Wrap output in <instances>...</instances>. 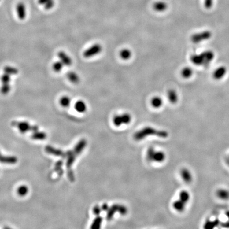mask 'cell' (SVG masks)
<instances>
[{
    "mask_svg": "<svg viewBox=\"0 0 229 229\" xmlns=\"http://www.w3.org/2000/svg\"><path fill=\"white\" fill-rule=\"evenodd\" d=\"M215 54L211 50H206L199 54L191 55L190 60L197 66L209 65L214 59Z\"/></svg>",
    "mask_w": 229,
    "mask_h": 229,
    "instance_id": "6da1fadb",
    "label": "cell"
},
{
    "mask_svg": "<svg viewBox=\"0 0 229 229\" xmlns=\"http://www.w3.org/2000/svg\"><path fill=\"white\" fill-rule=\"evenodd\" d=\"M150 135H156L161 138H167L168 136L167 131L156 130L151 127H146L134 134V139L136 141H141L144 138Z\"/></svg>",
    "mask_w": 229,
    "mask_h": 229,
    "instance_id": "7a4b0ae2",
    "label": "cell"
},
{
    "mask_svg": "<svg viewBox=\"0 0 229 229\" xmlns=\"http://www.w3.org/2000/svg\"><path fill=\"white\" fill-rule=\"evenodd\" d=\"M13 76L7 72H3L0 78L1 81V88L0 92L3 95L6 96L10 93L11 90V82Z\"/></svg>",
    "mask_w": 229,
    "mask_h": 229,
    "instance_id": "3957f363",
    "label": "cell"
},
{
    "mask_svg": "<svg viewBox=\"0 0 229 229\" xmlns=\"http://www.w3.org/2000/svg\"><path fill=\"white\" fill-rule=\"evenodd\" d=\"M212 33L209 30H204L193 34L190 37L191 42L194 44H199L201 42L209 40L211 38Z\"/></svg>",
    "mask_w": 229,
    "mask_h": 229,
    "instance_id": "277c9868",
    "label": "cell"
},
{
    "mask_svg": "<svg viewBox=\"0 0 229 229\" xmlns=\"http://www.w3.org/2000/svg\"><path fill=\"white\" fill-rule=\"evenodd\" d=\"M12 125L16 127L21 133H25L30 131L34 132L39 130L38 126L32 125L27 122H13Z\"/></svg>",
    "mask_w": 229,
    "mask_h": 229,
    "instance_id": "5b68a950",
    "label": "cell"
},
{
    "mask_svg": "<svg viewBox=\"0 0 229 229\" xmlns=\"http://www.w3.org/2000/svg\"><path fill=\"white\" fill-rule=\"evenodd\" d=\"M102 50V46L100 44H93L84 51L83 56L86 58L93 57L100 54Z\"/></svg>",
    "mask_w": 229,
    "mask_h": 229,
    "instance_id": "8992f818",
    "label": "cell"
},
{
    "mask_svg": "<svg viewBox=\"0 0 229 229\" xmlns=\"http://www.w3.org/2000/svg\"><path fill=\"white\" fill-rule=\"evenodd\" d=\"M16 11L19 20H24L26 19L27 15V9L26 4L24 2H18L16 6Z\"/></svg>",
    "mask_w": 229,
    "mask_h": 229,
    "instance_id": "52a82bcc",
    "label": "cell"
},
{
    "mask_svg": "<svg viewBox=\"0 0 229 229\" xmlns=\"http://www.w3.org/2000/svg\"><path fill=\"white\" fill-rule=\"evenodd\" d=\"M227 73V68L225 66L221 65L216 68L213 73V78L214 80H222Z\"/></svg>",
    "mask_w": 229,
    "mask_h": 229,
    "instance_id": "ba28073f",
    "label": "cell"
},
{
    "mask_svg": "<svg viewBox=\"0 0 229 229\" xmlns=\"http://www.w3.org/2000/svg\"><path fill=\"white\" fill-rule=\"evenodd\" d=\"M57 57L60 61L64 64V66H70L72 65L73 63L72 58L64 51L61 50L58 52Z\"/></svg>",
    "mask_w": 229,
    "mask_h": 229,
    "instance_id": "9c48e42d",
    "label": "cell"
},
{
    "mask_svg": "<svg viewBox=\"0 0 229 229\" xmlns=\"http://www.w3.org/2000/svg\"><path fill=\"white\" fill-rule=\"evenodd\" d=\"M180 175L183 181L186 183H190L193 180V175L191 172L187 168H183L180 171Z\"/></svg>",
    "mask_w": 229,
    "mask_h": 229,
    "instance_id": "30bf717a",
    "label": "cell"
},
{
    "mask_svg": "<svg viewBox=\"0 0 229 229\" xmlns=\"http://www.w3.org/2000/svg\"><path fill=\"white\" fill-rule=\"evenodd\" d=\"M77 156L73 151H68L65 153V157H67L66 167L68 169H71L74 162L76 160V156Z\"/></svg>",
    "mask_w": 229,
    "mask_h": 229,
    "instance_id": "8fae6325",
    "label": "cell"
},
{
    "mask_svg": "<svg viewBox=\"0 0 229 229\" xmlns=\"http://www.w3.org/2000/svg\"><path fill=\"white\" fill-rule=\"evenodd\" d=\"M74 108L79 113H84L87 111V106L85 102L82 100H79L74 104Z\"/></svg>",
    "mask_w": 229,
    "mask_h": 229,
    "instance_id": "7c38bea8",
    "label": "cell"
},
{
    "mask_svg": "<svg viewBox=\"0 0 229 229\" xmlns=\"http://www.w3.org/2000/svg\"><path fill=\"white\" fill-rule=\"evenodd\" d=\"M66 77L68 80L72 83L77 84L80 82V78L77 73L74 71H70L66 74Z\"/></svg>",
    "mask_w": 229,
    "mask_h": 229,
    "instance_id": "4fadbf2b",
    "label": "cell"
},
{
    "mask_svg": "<svg viewBox=\"0 0 229 229\" xmlns=\"http://www.w3.org/2000/svg\"><path fill=\"white\" fill-rule=\"evenodd\" d=\"M168 99L172 104H175L178 101V96L177 91L174 89H170L167 92Z\"/></svg>",
    "mask_w": 229,
    "mask_h": 229,
    "instance_id": "5bb4252c",
    "label": "cell"
},
{
    "mask_svg": "<svg viewBox=\"0 0 229 229\" xmlns=\"http://www.w3.org/2000/svg\"><path fill=\"white\" fill-rule=\"evenodd\" d=\"M46 151L48 153L51 154L54 156L58 157H65V153H64L61 150L57 149L50 146H47L45 148Z\"/></svg>",
    "mask_w": 229,
    "mask_h": 229,
    "instance_id": "9a60e30c",
    "label": "cell"
},
{
    "mask_svg": "<svg viewBox=\"0 0 229 229\" xmlns=\"http://www.w3.org/2000/svg\"><path fill=\"white\" fill-rule=\"evenodd\" d=\"M17 158L12 156H3L0 152V162L2 164H15L17 162Z\"/></svg>",
    "mask_w": 229,
    "mask_h": 229,
    "instance_id": "2e32d148",
    "label": "cell"
},
{
    "mask_svg": "<svg viewBox=\"0 0 229 229\" xmlns=\"http://www.w3.org/2000/svg\"><path fill=\"white\" fill-rule=\"evenodd\" d=\"M38 3L46 10H51L55 6L54 0H38Z\"/></svg>",
    "mask_w": 229,
    "mask_h": 229,
    "instance_id": "e0dca14e",
    "label": "cell"
},
{
    "mask_svg": "<svg viewBox=\"0 0 229 229\" xmlns=\"http://www.w3.org/2000/svg\"><path fill=\"white\" fill-rule=\"evenodd\" d=\"M193 70L189 66H186L182 68L180 72L181 76L185 79H188L193 75Z\"/></svg>",
    "mask_w": 229,
    "mask_h": 229,
    "instance_id": "ac0fdd59",
    "label": "cell"
},
{
    "mask_svg": "<svg viewBox=\"0 0 229 229\" xmlns=\"http://www.w3.org/2000/svg\"><path fill=\"white\" fill-rule=\"evenodd\" d=\"M164 104V101L159 96H154L151 100V106L154 108H160Z\"/></svg>",
    "mask_w": 229,
    "mask_h": 229,
    "instance_id": "d6986e66",
    "label": "cell"
},
{
    "mask_svg": "<svg viewBox=\"0 0 229 229\" xmlns=\"http://www.w3.org/2000/svg\"><path fill=\"white\" fill-rule=\"evenodd\" d=\"M168 6L167 3L163 1H157L154 3V10L157 12H164L167 10Z\"/></svg>",
    "mask_w": 229,
    "mask_h": 229,
    "instance_id": "ffe728a7",
    "label": "cell"
},
{
    "mask_svg": "<svg viewBox=\"0 0 229 229\" xmlns=\"http://www.w3.org/2000/svg\"><path fill=\"white\" fill-rule=\"evenodd\" d=\"M165 159V154L164 152H154L152 157V161L156 162H162Z\"/></svg>",
    "mask_w": 229,
    "mask_h": 229,
    "instance_id": "44dd1931",
    "label": "cell"
},
{
    "mask_svg": "<svg viewBox=\"0 0 229 229\" xmlns=\"http://www.w3.org/2000/svg\"><path fill=\"white\" fill-rule=\"evenodd\" d=\"M120 56L124 61L130 60L132 56L131 50L128 48H123L120 52Z\"/></svg>",
    "mask_w": 229,
    "mask_h": 229,
    "instance_id": "7402d4cb",
    "label": "cell"
},
{
    "mask_svg": "<svg viewBox=\"0 0 229 229\" xmlns=\"http://www.w3.org/2000/svg\"><path fill=\"white\" fill-rule=\"evenodd\" d=\"M172 205L173 209L178 212H183L185 209L186 204L184 203L180 199L174 201Z\"/></svg>",
    "mask_w": 229,
    "mask_h": 229,
    "instance_id": "603a6c76",
    "label": "cell"
},
{
    "mask_svg": "<svg viewBox=\"0 0 229 229\" xmlns=\"http://www.w3.org/2000/svg\"><path fill=\"white\" fill-rule=\"evenodd\" d=\"M87 142L86 140L82 139L78 143L74 149L73 151L76 153V155H78L81 153V152L83 150L84 147H86Z\"/></svg>",
    "mask_w": 229,
    "mask_h": 229,
    "instance_id": "cb8c5ba5",
    "label": "cell"
},
{
    "mask_svg": "<svg viewBox=\"0 0 229 229\" xmlns=\"http://www.w3.org/2000/svg\"><path fill=\"white\" fill-rule=\"evenodd\" d=\"M59 102L62 107L68 108L71 105V99L68 96H63L60 98Z\"/></svg>",
    "mask_w": 229,
    "mask_h": 229,
    "instance_id": "d4e9b609",
    "label": "cell"
},
{
    "mask_svg": "<svg viewBox=\"0 0 229 229\" xmlns=\"http://www.w3.org/2000/svg\"><path fill=\"white\" fill-rule=\"evenodd\" d=\"M217 197L222 200H227L229 198V191L225 189H220L216 193Z\"/></svg>",
    "mask_w": 229,
    "mask_h": 229,
    "instance_id": "484cf974",
    "label": "cell"
},
{
    "mask_svg": "<svg viewBox=\"0 0 229 229\" xmlns=\"http://www.w3.org/2000/svg\"><path fill=\"white\" fill-rule=\"evenodd\" d=\"M118 210H119V205H117V204H115V205H113L112 207H110L109 209L108 210L107 219L108 220L112 219V217H113L116 212H118Z\"/></svg>",
    "mask_w": 229,
    "mask_h": 229,
    "instance_id": "4316f807",
    "label": "cell"
},
{
    "mask_svg": "<svg viewBox=\"0 0 229 229\" xmlns=\"http://www.w3.org/2000/svg\"><path fill=\"white\" fill-rule=\"evenodd\" d=\"M31 137L35 140H43L46 139L47 135L45 132L39 131L38 130L37 131H34Z\"/></svg>",
    "mask_w": 229,
    "mask_h": 229,
    "instance_id": "83f0119b",
    "label": "cell"
},
{
    "mask_svg": "<svg viewBox=\"0 0 229 229\" xmlns=\"http://www.w3.org/2000/svg\"><path fill=\"white\" fill-rule=\"evenodd\" d=\"M190 198V196L189 193L186 190H182L179 193V199L183 202L186 204L189 201Z\"/></svg>",
    "mask_w": 229,
    "mask_h": 229,
    "instance_id": "f1b7e54d",
    "label": "cell"
},
{
    "mask_svg": "<svg viewBox=\"0 0 229 229\" xmlns=\"http://www.w3.org/2000/svg\"><path fill=\"white\" fill-rule=\"evenodd\" d=\"M64 67V64H63L60 60L54 62L52 65V69L54 71V72L57 73L61 72Z\"/></svg>",
    "mask_w": 229,
    "mask_h": 229,
    "instance_id": "f546056e",
    "label": "cell"
},
{
    "mask_svg": "<svg viewBox=\"0 0 229 229\" xmlns=\"http://www.w3.org/2000/svg\"><path fill=\"white\" fill-rule=\"evenodd\" d=\"M29 192V188L26 185H21L19 186L17 189V194L21 197H24L27 195Z\"/></svg>",
    "mask_w": 229,
    "mask_h": 229,
    "instance_id": "4dcf8cb0",
    "label": "cell"
},
{
    "mask_svg": "<svg viewBox=\"0 0 229 229\" xmlns=\"http://www.w3.org/2000/svg\"><path fill=\"white\" fill-rule=\"evenodd\" d=\"M3 72H7L8 73L10 74L11 75L14 76L18 74V68H15L14 66H12L8 65L4 67L3 68Z\"/></svg>",
    "mask_w": 229,
    "mask_h": 229,
    "instance_id": "1f68e13d",
    "label": "cell"
},
{
    "mask_svg": "<svg viewBox=\"0 0 229 229\" xmlns=\"http://www.w3.org/2000/svg\"><path fill=\"white\" fill-rule=\"evenodd\" d=\"M102 218L99 216H98L94 220V222L92 224L91 228L94 229H99L102 225Z\"/></svg>",
    "mask_w": 229,
    "mask_h": 229,
    "instance_id": "d6a6232c",
    "label": "cell"
},
{
    "mask_svg": "<svg viewBox=\"0 0 229 229\" xmlns=\"http://www.w3.org/2000/svg\"><path fill=\"white\" fill-rule=\"evenodd\" d=\"M120 115L122 117L123 124H128L131 122V117L130 114L128 113H124Z\"/></svg>",
    "mask_w": 229,
    "mask_h": 229,
    "instance_id": "836d02e7",
    "label": "cell"
},
{
    "mask_svg": "<svg viewBox=\"0 0 229 229\" xmlns=\"http://www.w3.org/2000/svg\"><path fill=\"white\" fill-rule=\"evenodd\" d=\"M113 122L116 127H119L120 126L122 125L123 124V122H122L121 115H117L115 116L113 119Z\"/></svg>",
    "mask_w": 229,
    "mask_h": 229,
    "instance_id": "e575fe53",
    "label": "cell"
},
{
    "mask_svg": "<svg viewBox=\"0 0 229 229\" xmlns=\"http://www.w3.org/2000/svg\"><path fill=\"white\" fill-rule=\"evenodd\" d=\"M154 152L155 151L153 147H150L149 149L147 150L146 157H147V159L150 161H152V157H153Z\"/></svg>",
    "mask_w": 229,
    "mask_h": 229,
    "instance_id": "d590c367",
    "label": "cell"
},
{
    "mask_svg": "<svg viewBox=\"0 0 229 229\" xmlns=\"http://www.w3.org/2000/svg\"><path fill=\"white\" fill-rule=\"evenodd\" d=\"M213 5V0H204V6L207 9L211 8Z\"/></svg>",
    "mask_w": 229,
    "mask_h": 229,
    "instance_id": "8d00e7d4",
    "label": "cell"
},
{
    "mask_svg": "<svg viewBox=\"0 0 229 229\" xmlns=\"http://www.w3.org/2000/svg\"><path fill=\"white\" fill-rule=\"evenodd\" d=\"M102 210V208L99 206H98V205H97V206H95L94 207V209H93V213H94V215H97V216H99L100 213H101Z\"/></svg>",
    "mask_w": 229,
    "mask_h": 229,
    "instance_id": "74e56055",
    "label": "cell"
},
{
    "mask_svg": "<svg viewBox=\"0 0 229 229\" xmlns=\"http://www.w3.org/2000/svg\"><path fill=\"white\" fill-rule=\"evenodd\" d=\"M101 208H102V210L104 211H108V210L109 209V207L108 206L107 204L106 203L104 204L103 205H102Z\"/></svg>",
    "mask_w": 229,
    "mask_h": 229,
    "instance_id": "f35d334b",
    "label": "cell"
},
{
    "mask_svg": "<svg viewBox=\"0 0 229 229\" xmlns=\"http://www.w3.org/2000/svg\"><path fill=\"white\" fill-rule=\"evenodd\" d=\"M225 161H226L227 164V165H229V157H227L226 159H225Z\"/></svg>",
    "mask_w": 229,
    "mask_h": 229,
    "instance_id": "ab89813d",
    "label": "cell"
},
{
    "mask_svg": "<svg viewBox=\"0 0 229 229\" xmlns=\"http://www.w3.org/2000/svg\"><path fill=\"white\" fill-rule=\"evenodd\" d=\"M226 215H227V217H228V219H229V211L227 212V213H226Z\"/></svg>",
    "mask_w": 229,
    "mask_h": 229,
    "instance_id": "60d3db41",
    "label": "cell"
}]
</instances>
